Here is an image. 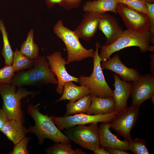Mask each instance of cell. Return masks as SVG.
Instances as JSON below:
<instances>
[{
	"instance_id": "cell-11",
	"label": "cell",
	"mask_w": 154,
	"mask_h": 154,
	"mask_svg": "<svg viewBox=\"0 0 154 154\" xmlns=\"http://www.w3.org/2000/svg\"><path fill=\"white\" fill-rule=\"evenodd\" d=\"M154 94V76L148 73L141 75L137 80L132 83L130 94L132 104L140 107L145 100Z\"/></svg>"
},
{
	"instance_id": "cell-6",
	"label": "cell",
	"mask_w": 154,
	"mask_h": 154,
	"mask_svg": "<svg viewBox=\"0 0 154 154\" xmlns=\"http://www.w3.org/2000/svg\"><path fill=\"white\" fill-rule=\"evenodd\" d=\"M96 50L94 59V66L92 73L89 76L84 75L78 78V83L81 85L89 87L92 94L100 98L113 97V90L111 88L105 78L101 66L102 60L98 53L100 44L95 43Z\"/></svg>"
},
{
	"instance_id": "cell-12",
	"label": "cell",
	"mask_w": 154,
	"mask_h": 154,
	"mask_svg": "<svg viewBox=\"0 0 154 154\" xmlns=\"http://www.w3.org/2000/svg\"><path fill=\"white\" fill-rule=\"evenodd\" d=\"M51 70L57 78L58 81L56 91L59 94H62L64 85L67 82L72 81L78 83V78L71 76L67 71L65 65L68 64L66 60L62 57L60 51H56L46 56Z\"/></svg>"
},
{
	"instance_id": "cell-8",
	"label": "cell",
	"mask_w": 154,
	"mask_h": 154,
	"mask_svg": "<svg viewBox=\"0 0 154 154\" xmlns=\"http://www.w3.org/2000/svg\"><path fill=\"white\" fill-rule=\"evenodd\" d=\"M139 108L131 104L129 107L118 112L109 123L110 128L115 130L117 136L122 137L129 142L133 140L131 131L137 121Z\"/></svg>"
},
{
	"instance_id": "cell-38",
	"label": "cell",
	"mask_w": 154,
	"mask_h": 154,
	"mask_svg": "<svg viewBox=\"0 0 154 154\" xmlns=\"http://www.w3.org/2000/svg\"><path fill=\"white\" fill-rule=\"evenodd\" d=\"M75 150L76 152V154H85L86 153L82 150L78 149H76Z\"/></svg>"
},
{
	"instance_id": "cell-22",
	"label": "cell",
	"mask_w": 154,
	"mask_h": 154,
	"mask_svg": "<svg viewBox=\"0 0 154 154\" xmlns=\"http://www.w3.org/2000/svg\"><path fill=\"white\" fill-rule=\"evenodd\" d=\"M92 101L90 94L83 96L74 102H69L66 105V110L64 116L79 113L86 114Z\"/></svg>"
},
{
	"instance_id": "cell-24",
	"label": "cell",
	"mask_w": 154,
	"mask_h": 154,
	"mask_svg": "<svg viewBox=\"0 0 154 154\" xmlns=\"http://www.w3.org/2000/svg\"><path fill=\"white\" fill-rule=\"evenodd\" d=\"M0 30L1 32L3 41V46L1 53L5 59V65H12L14 55L9 43L8 33L2 19H0Z\"/></svg>"
},
{
	"instance_id": "cell-25",
	"label": "cell",
	"mask_w": 154,
	"mask_h": 154,
	"mask_svg": "<svg viewBox=\"0 0 154 154\" xmlns=\"http://www.w3.org/2000/svg\"><path fill=\"white\" fill-rule=\"evenodd\" d=\"M33 60H31L22 53L18 49L14 52L12 66L15 71L30 69L34 66Z\"/></svg>"
},
{
	"instance_id": "cell-21",
	"label": "cell",
	"mask_w": 154,
	"mask_h": 154,
	"mask_svg": "<svg viewBox=\"0 0 154 154\" xmlns=\"http://www.w3.org/2000/svg\"><path fill=\"white\" fill-rule=\"evenodd\" d=\"M117 0H97L86 2L83 7V11L104 13L110 11L117 14L116 6Z\"/></svg>"
},
{
	"instance_id": "cell-42",
	"label": "cell",
	"mask_w": 154,
	"mask_h": 154,
	"mask_svg": "<svg viewBox=\"0 0 154 154\" xmlns=\"http://www.w3.org/2000/svg\"><path fill=\"white\" fill-rule=\"evenodd\" d=\"M146 2L150 3H154V0H146Z\"/></svg>"
},
{
	"instance_id": "cell-19",
	"label": "cell",
	"mask_w": 154,
	"mask_h": 154,
	"mask_svg": "<svg viewBox=\"0 0 154 154\" xmlns=\"http://www.w3.org/2000/svg\"><path fill=\"white\" fill-rule=\"evenodd\" d=\"M91 93L90 89L88 86L84 85L78 86L72 81H68L64 84L62 96L55 103L66 100H68L69 102H74Z\"/></svg>"
},
{
	"instance_id": "cell-18",
	"label": "cell",
	"mask_w": 154,
	"mask_h": 154,
	"mask_svg": "<svg viewBox=\"0 0 154 154\" xmlns=\"http://www.w3.org/2000/svg\"><path fill=\"white\" fill-rule=\"evenodd\" d=\"M90 106L86 114L104 115L115 111L116 104L113 97L100 98L92 94Z\"/></svg>"
},
{
	"instance_id": "cell-29",
	"label": "cell",
	"mask_w": 154,
	"mask_h": 154,
	"mask_svg": "<svg viewBox=\"0 0 154 154\" xmlns=\"http://www.w3.org/2000/svg\"><path fill=\"white\" fill-rule=\"evenodd\" d=\"M30 137H25L19 142L14 145V149L9 154H28L29 152L27 149V144L30 140Z\"/></svg>"
},
{
	"instance_id": "cell-36",
	"label": "cell",
	"mask_w": 154,
	"mask_h": 154,
	"mask_svg": "<svg viewBox=\"0 0 154 154\" xmlns=\"http://www.w3.org/2000/svg\"><path fill=\"white\" fill-rule=\"evenodd\" d=\"M63 0H46L48 6L51 7L54 5L55 4H60Z\"/></svg>"
},
{
	"instance_id": "cell-14",
	"label": "cell",
	"mask_w": 154,
	"mask_h": 154,
	"mask_svg": "<svg viewBox=\"0 0 154 154\" xmlns=\"http://www.w3.org/2000/svg\"><path fill=\"white\" fill-rule=\"evenodd\" d=\"M103 13L86 12L79 25L74 31L79 38L89 41L98 29L100 18Z\"/></svg>"
},
{
	"instance_id": "cell-26",
	"label": "cell",
	"mask_w": 154,
	"mask_h": 154,
	"mask_svg": "<svg viewBox=\"0 0 154 154\" xmlns=\"http://www.w3.org/2000/svg\"><path fill=\"white\" fill-rule=\"evenodd\" d=\"M47 154H76L69 143L57 142L46 149Z\"/></svg>"
},
{
	"instance_id": "cell-9",
	"label": "cell",
	"mask_w": 154,
	"mask_h": 154,
	"mask_svg": "<svg viewBox=\"0 0 154 154\" xmlns=\"http://www.w3.org/2000/svg\"><path fill=\"white\" fill-rule=\"evenodd\" d=\"M118 112L114 111L104 115H89L79 113L74 115L63 117L53 116V121L60 131L79 125L93 123H109Z\"/></svg>"
},
{
	"instance_id": "cell-4",
	"label": "cell",
	"mask_w": 154,
	"mask_h": 154,
	"mask_svg": "<svg viewBox=\"0 0 154 154\" xmlns=\"http://www.w3.org/2000/svg\"><path fill=\"white\" fill-rule=\"evenodd\" d=\"M16 86L0 83V94L3 104L2 109L8 119H12L23 123L24 116L21 108V100L29 95L35 96L38 92L29 91L21 87L16 92Z\"/></svg>"
},
{
	"instance_id": "cell-13",
	"label": "cell",
	"mask_w": 154,
	"mask_h": 154,
	"mask_svg": "<svg viewBox=\"0 0 154 154\" xmlns=\"http://www.w3.org/2000/svg\"><path fill=\"white\" fill-rule=\"evenodd\" d=\"M101 64L102 69L112 71L119 75L123 80L134 82L137 80L141 75L137 71L133 68L127 67L122 62L118 54L113 57L102 62Z\"/></svg>"
},
{
	"instance_id": "cell-35",
	"label": "cell",
	"mask_w": 154,
	"mask_h": 154,
	"mask_svg": "<svg viewBox=\"0 0 154 154\" xmlns=\"http://www.w3.org/2000/svg\"><path fill=\"white\" fill-rule=\"evenodd\" d=\"M95 154H110L104 147H99L96 149L94 151Z\"/></svg>"
},
{
	"instance_id": "cell-5",
	"label": "cell",
	"mask_w": 154,
	"mask_h": 154,
	"mask_svg": "<svg viewBox=\"0 0 154 154\" xmlns=\"http://www.w3.org/2000/svg\"><path fill=\"white\" fill-rule=\"evenodd\" d=\"M53 31L66 46L67 54L66 61L68 64L74 61H80L89 57L94 58L95 51L92 49L85 48L74 31L65 27L61 19L58 20L54 26Z\"/></svg>"
},
{
	"instance_id": "cell-43",
	"label": "cell",
	"mask_w": 154,
	"mask_h": 154,
	"mask_svg": "<svg viewBox=\"0 0 154 154\" xmlns=\"http://www.w3.org/2000/svg\"></svg>"
},
{
	"instance_id": "cell-15",
	"label": "cell",
	"mask_w": 154,
	"mask_h": 154,
	"mask_svg": "<svg viewBox=\"0 0 154 154\" xmlns=\"http://www.w3.org/2000/svg\"><path fill=\"white\" fill-rule=\"evenodd\" d=\"M98 28L106 37L105 45H109L116 41L124 30L114 16L105 13L100 18Z\"/></svg>"
},
{
	"instance_id": "cell-17",
	"label": "cell",
	"mask_w": 154,
	"mask_h": 154,
	"mask_svg": "<svg viewBox=\"0 0 154 154\" xmlns=\"http://www.w3.org/2000/svg\"><path fill=\"white\" fill-rule=\"evenodd\" d=\"M109 123L102 122L99 126L100 145L102 147L111 148L118 149L128 151L129 142L121 140L113 134L110 130Z\"/></svg>"
},
{
	"instance_id": "cell-40",
	"label": "cell",
	"mask_w": 154,
	"mask_h": 154,
	"mask_svg": "<svg viewBox=\"0 0 154 154\" xmlns=\"http://www.w3.org/2000/svg\"><path fill=\"white\" fill-rule=\"evenodd\" d=\"M149 51L153 52L154 51V45L151 46L150 49Z\"/></svg>"
},
{
	"instance_id": "cell-3",
	"label": "cell",
	"mask_w": 154,
	"mask_h": 154,
	"mask_svg": "<svg viewBox=\"0 0 154 154\" xmlns=\"http://www.w3.org/2000/svg\"><path fill=\"white\" fill-rule=\"evenodd\" d=\"M151 36L150 31L139 32L128 29L124 30L118 38L112 44L103 45L100 47L99 56L102 62L110 58L114 53L125 48L136 46L140 52L144 53L149 50Z\"/></svg>"
},
{
	"instance_id": "cell-37",
	"label": "cell",
	"mask_w": 154,
	"mask_h": 154,
	"mask_svg": "<svg viewBox=\"0 0 154 154\" xmlns=\"http://www.w3.org/2000/svg\"><path fill=\"white\" fill-rule=\"evenodd\" d=\"M150 57L151 60L150 62V71L151 74L153 75H154V55L151 54L150 55Z\"/></svg>"
},
{
	"instance_id": "cell-32",
	"label": "cell",
	"mask_w": 154,
	"mask_h": 154,
	"mask_svg": "<svg viewBox=\"0 0 154 154\" xmlns=\"http://www.w3.org/2000/svg\"><path fill=\"white\" fill-rule=\"evenodd\" d=\"M82 0H63L60 5L67 10L77 7Z\"/></svg>"
},
{
	"instance_id": "cell-31",
	"label": "cell",
	"mask_w": 154,
	"mask_h": 154,
	"mask_svg": "<svg viewBox=\"0 0 154 154\" xmlns=\"http://www.w3.org/2000/svg\"><path fill=\"white\" fill-rule=\"evenodd\" d=\"M148 12V16L150 22V32L151 38L154 41V3H150L145 2Z\"/></svg>"
},
{
	"instance_id": "cell-1",
	"label": "cell",
	"mask_w": 154,
	"mask_h": 154,
	"mask_svg": "<svg viewBox=\"0 0 154 154\" xmlns=\"http://www.w3.org/2000/svg\"><path fill=\"white\" fill-rule=\"evenodd\" d=\"M33 60L34 64L32 68L14 74L11 84L18 87L50 84H58L56 75L49 68L45 56H38Z\"/></svg>"
},
{
	"instance_id": "cell-2",
	"label": "cell",
	"mask_w": 154,
	"mask_h": 154,
	"mask_svg": "<svg viewBox=\"0 0 154 154\" xmlns=\"http://www.w3.org/2000/svg\"><path fill=\"white\" fill-rule=\"evenodd\" d=\"M28 114L33 119L35 125L30 127L28 133H35L38 139L39 144L43 143L46 139H50L55 143H70V140L57 127L53 119V116L49 117L39 111L38 105L30 104L27 109Z\"/></svg>"
},
{
	"instance_id": "cell-20",
	"label": "cell",
	"mask_w": 154,
	"mask_h": 154,
	"mask_svg": "<svg viewBox=\"0 0 154 154\" xmlns=\"http://www.w3.org/2000/svg\"><path fill=\"white\" fill-rule=\"evenodd\" d=\"M1 131L14 145L19 142L28 133V129L23 123L14 120L8 119Z\"/></svg>"
},
{
	"instance_id": "cell-41",
	"label": "cell",
	"mask_w": 154,
	"mask_h": 154,
	"mask_svg": "<svg viewBox=\"0 0 154 154\" xmlns=\"http://www.w3.org/2000/svg\"><path fill=\"white\" fill-rule=\"evenodd\" d=\"M150 99L151 100V102L153 104H154V94H153V96H151Z\"/></svg>"
},
{
	"instance_id": "cell-23",
	"label": "cell",
	"mask_w": 154,
	"mask_h": 154,
	"mask_svg": "<svg viewBox=\"0 0 154 154\" xmlns=\"http://www.w3.org/2000/svg\"><path fill=\"white\" fill-rule=\"evenodd\" d=\"M39 48L34 41V30L29 32L25 40L21 46L20 51L29 58L33 60L38 56Z\"/></svg>"
},
{
	"instance_id": "cell-7",
	"label": "cell",
	"mask_w": 154,
	"mask_h": 154,
	"mask_svg": "<svg viewBox=\"0 0 154 154\" xmlns=\"http://www.w3.org/2000/svg\"><path fill=\"white\" fill-rule=\"evenodd\" d=\"M64 133L69 139L82 148L93 151L100 147L98 123L88 126L78 125L65 129Z\"/></svg>"
},
{
	"instance_id": "cell-27",
	"label": "cell",
	"mask_w": 154,
	"mask_h": 154,
	"mask_svg": "<svg viewBox=\"0 0 154 154\" xmlns=\"http://www.w3.org/2000/svg\"><path fill=\"white\" fill-rule=\"evenodd\" d=\"M128 150L135 154H149L145 140L140 138H136L129 142Z\"/></svg>"
},
{
	"instance_id": "cell-16",
	"label": "cell",
	"mask_w": 154,
	"mask_h": 154,
	"mask_svg": "<svg viewBox=\"0 0 154 154\" xmlns=\"http://www.w3.org/2000/svg\"><path fill=\"white\" fill-rule=\"evenodd\" d=\"M113 97L116 104L115 111L119 112L127 108L128 100L130 96L132 82H127L120 79V77L115 73Z\"/></svg>"
},
{
	"instance_id": "cell-10",
	"label": "cell",
	"mask_w": 154,
	"mask_h": 154,
	"mask_svg": "<svg viewBox=\"0 0 154 154\" xmlns=\"http://www.w3.org/2000/svg\"><path fill=\"white\" fill-rule=\"evenodd\" d=\"M116 10L127 29L142 33L150 31V20L147 15L119 2L117 4Z\"/></svg>"
},
{
	"instance_id": "cell-39",
	"label": "cell",
	"mask_w": 154,
	"mask_h": 154,
	"mask_svg": "<svg viewBox=\"0 0 154 154\" xmlns=\"http://www.w3.org/2000/svg\"><path fill=\"white\" fill-rule=\"evenodd\" d=\"M122 0L125 1H127V2L130 1H135V0L138 1H139L143 2H146V0Z\"/></svg>"
},
{
	"instance_id": "cell-28",
	"label": "cell",
	"mask_w": 154,
	"mask_h": 154,
	"mask_svg": "<svg viewBox=\"0 0 154 154\" xmlns=\"http://www.w3.org/2000/svg\"><path fill=\"white\" fill-rule=\"evenodd\" d=\"M15 72L12 65H5L0 69V83L11 84Z\"/></svg>"
},
{
	"instance_id": "cell-33",
	"label": "cell",
	"mask_w": 154,
	"mask_h": 154,
	"mask_svg": "<svg viewBox=\"0 0 154 154\" xmlns=\"http://www.w3.org/2000/svg\"><path fill=\"white\" fill-rule=\"evenodd\" d=\"M105 149L111 154H130L129 152L118 149L105 147Z\"/></svg>"
},
{
	"instance_id": "cell-34",
	"label": "cell",
	"mask_w": 154,
	"mask_h": 154,
	"mask_svg": "<svg viewBox=\"0 0 154 154\" xmlns=\"http://www.w3.org/2000/svg\"><path fill=\"white\" fill-rule=\"evenodd\" d=\"M7 120V116L3 109H0V131Z\"/></svg>"
},
{
	"instance_id": "cell-30",
	"label": "cell",
	"mask_w": 154,
	"mask_h": 154,
	"mask_svg": "<svg viewBox=\"0 0 154 154\" xmlns=\"http://www.w3.org/2000/svg\"><path fill=\"white\" fill-rule=\"evenodd\" d=\"M118 2L125 4L130 7L137 11L143 13L148 16L147 7L145 2L138 1H125L122 0H117Z\"/></svg>"
}]
</instances>
